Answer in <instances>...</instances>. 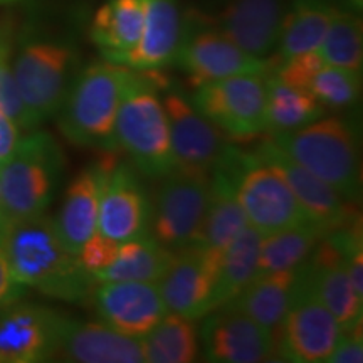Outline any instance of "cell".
<instances>
[{
  "label": "cell",
  "instance_id": "obj_29",
  "mask_svg": "<svg viewBox=\"0 0 363 363\" xmlns=\"http://www.w3.org/2000/svg\"><path fill=\"white\" fill-rule=\"evenodd\" d=\"M294 281L296 269L257 276L230 303L259 325L274 331L288 311Z\"/></svg>",
  "mask_w": 363,
  "mask_h": 363
},
{
  "label": "cell",
  "instance_id": "obj_14",
  "mask_svg": "<svg viewBox=\"0 0 363 363\" xmlns=\"http://www.w3.org/2000/svg\"><path fill=\"white\" fill-rule=\"evenodd\" d=\"M152 199L131 163L113 160L104 175L98 211V233L125 242L150 234Z\"/></svg>",
  "mask_w": 363,
  "mask_h": 363
},
{
  "label": "cell",
  "instance_id": "obj_40",
  "mask_svg": "<svg viewBox=\"0 0 363 363\" xmlns=\"http://www.w3.org/2000/svg\"><path fill=\"white\" fill-rule=\"evenodd\" d=\"M22 289H24V286H21L12 278L7 256L0 246V306L13 301V299H19Z\"/></svg>",
  "mask_w": 363,
  "mask_h": 363
},
{
  "label": "cell",
  "instance_id": "obj_41",
  "mask_svg": "<svg viewBox=\"0 0 363 363\" xmlns=\"http://www.w3.org/2000/svg\"><path fill=\"white\" fill-rule=\"evenodd\" d=\"M331 2L340 9H345V11H350L355 13H360L363 9V0H331Z\"/></svg>",
  "mask_w": 363,
  "mask_h": 363
},
{
  "label": "cell",
  "instance_id": "obj_43",
  "mask_svg": "<svg viewBox=\"0 0 363 363\" xmlns=\"http://www.w3.org/2000/svg\"><path fill=\"white\" fill-rule=\"evenodd\" d=\"M0 195H2V182H0Z\"/></svg>",
  "mask_w": 363,
  "mask_h": 363
},
{
  "label": "cell",
  "instance_id": "obj_16",
  "mask_svg": "<svg viewBox=\"0 0 363 363\" xmlns=\"http://www.w3.org/2000/svg\"><path fill=\"white\" fill-rule=\"evenodd\" d=\"M62 316L13 299L0 306V363H38L57 357Z\"/></svg>",
  "mask_w": 363,
  "mask_h": 363
},
{
  "label": "cell",
  "instance_id": "obj_21",
  "mask_svg": "<svg viewBox=\"0 0 363 363\" xmlns=\"http://www.w3.org/2000/svg\"><path fill=\"white\" fill-rule=\"evenodd\" d=\"M57 357L78 363H143L138 338L126 337L101 321H78L62 316Z\"/></svg>",
  "mask_w": 363,
  "mask_h": 363
},
{
  "label": "cell",
  "instance_id": "obj_36",
  "mask_svg": "<svg viewBox=\"0 0 363 363\" xmlns=\"http://www.w3.org/2000/svg\"><path fill=\"white\" fill-rule=\"evenodd\" d=\"M323 66L325 62L318 51H310L284 59V61H279L272 72L283 83L308 91L311 79L315 78L316 72Z\"/></svg>",
  "mask_w": 363,
  "mask_h": 363
},
{
  "label": "cell",
  "instance_id": "obj_10",
  "mask_svg": "<svg viewBox=\"0 0 363 363\" xmlns=\"http://www.w3.org/2000/svg\"><path fill=\"white\" fill-rule=\"evenodd\" d=\"M192 104L222 133L247 140L266 131L267 74H235L195 86Z\"/></svg>",
  "mask_w": 363,
  "mask_h": 363
},
{
  "label": "cell",
  "instance_id": "obj_26",
  "mask_svg": "<svg viewBox=\"0 0 363 363\" xmlns=\"http://www.w3.org/2000/svg\"><path fill=\"white\" fill-rule=\"evenodd\" d=\"M331 0H289L278 39V59L284 61L298 54L316 51L333 21Z\"/></svg>",
  "mask_w": 363,
  "mask_h": 363
},
{
  "label": "cell",
  "instance_id": "obj_19",
  "mask_svg": "<svg viewBox=\"0 0 363 363\" xmlns=\"http://www.w3.org/2000/svg\"><path fill=\"white\" fill-rule=\"evenodd\" d=\"M288 6L289 0H214L211 11L199 12L244 51L269 57Z\"/></svg>",
  "mask_w": 363,
  "mask_h": 363
},
{
  "label": "cell",
  "instance_id": "obj_38",
  "mask_svg": "<svg viewBox=\"0 0 363 363\" xmlns=\"http://www.w3.org/2000/svg\"><path fill=\"white\" fill-rule=\"evenodd\" d=\"M363 362V338L362 325L342 331L337 347L326 358V363H362Z\"/></svg>",
  "mask_w": 363,
  "mask_h": 363
},
{
  "label": "cell",
  "instance_id": "obj_2",
  "mask_svg": "<svg viewBox=\"0 0 363 363\" xmlns=\"http://www.w3.org/2000/svg\"><path fill=\"white\" fill-rule=\"evenodd\" d=\"M140 72L106 59L79 69L57 111L61 133L78 147L104 152L118 150V110L126 91L140 78Z\"/></svg>",
  "mask_w": 363,
  "mask_h": 363
},
{
  "label": "cell",
  "instance_id": "obj_12",
  "mask_svg": "<svg viewBox=\"0 0 363 363\" xmlns=\"http://www.w3.org/2000/svg\"><path fill=\"white\" fill-rule=\"evenodd\" d=\"M220 256L222 251L202 242L175 251L157 283L167 310L194 321L211 313Z\"/></svg>",
  "mask_w": 363,
  "mask_h": 363
},
{
  "label": "cell",
  "instance_id": "obj_9",
  "mask_svg": "<svg viewBox=\"0 0 363 363\" xmlns=\"http://www.w3.org/2000/svg\"><path fill=\"white\" fill-rule=\"evenodd\" d=\"M208 199L211 177L174 170L158 179L152 199L150 234L174 252L201 242Z\"/></svg>",
  "mask_w": 363,
  "mask_h": 363
},
{
  "label": "cell",
  "instance_id": "obj_34",
  "mask_svg": "<svg viewBox=\"0 0 363 363\" xmlns=\"http://www.w3.org/2000/svg\"><path fill=\"white\" fill-rule=\"evenodd\" d=\"M308 91L323 108L342 111L355 106L362 94V72L325 65L311 79Z\"/></svg>",
  "mask_w": 363,
  "mask_h": 363
},
{
  "label": "cell",
  "instance_id": "obj_32",
  "mask_svg": "<svg viewBox=\"0 0 363 363\" xmlns=\"http://www.w3.org/2000/svg\"><path fill=\"white\" fill-rule=\"evenodd\" d=\"M140 345L147 363H190L199 355L194 320L170 311L140 338Z\"/></svg>",
  "mask_w": 363,
  "mask_h": 363
},
{
  "label": "cell",
  "instance_id": "obj_5",
  "mask_svg": "<svg viewBox=\"0 0 363 363\" xmlns=\"http://www.w3.org/2000/svg\"><path fill=\"white\" fill-rule=\"evenodd\" d=\"M65 170L62 150L51 135L33 130L21 138L11 158L0 167V229L44 214Z\"/></svg>",
  "mask_w": 363,
  "mask_h": 363
},
{
  "label": "cell",
  "instance_id": "obj_6",
  "mask_svg": "<svg viewBox=\"0 0 363 363\" xmlns=\"http://www.w3.org/2000/svg\"><path fill=\"white\" fill-rule=\"evenodd\" d=\"M78 62V49L69 39L30 33L22 38L12 71L34 128L57 115L79 71Z\"/></svg>",
  "mask_w": 363,
  "mask_h": 363
},
{
  "label": "cell",
  "instance_id": "obj_24",
  "mask_svg": "<svg viewBox=\"0 0 363 363\" xmlns=\"http://www.w3.org/2000/svg\"><path fill=\"white\" fill-rule=\"evenodd\" d=\"M143 26L145 0H106L94 12L89 38L111 61L138 44Z\"/></svg>",
  "mask_w": 363,
  "mask_h": 363
},
{
  "label": "cell",
  "instance_id": "obj_7",
  "mask_svg": "<svg viewBox=\"0 0 363 363\" xmlns=\"http://www.w3.org/2000/svg\"><path fill=\"white\" fill-rule=\"evenodd\" d=\"M224 158L233 172L238 201L247 224L254 229L266 235L288 227L310 224L311 220L279 172L262 162L256 153L227 145Z\"/></svg>",
  "mask_w": 363,
  "mask_h": 363
},
{
  "label": "cell",
  "instance_id": "obj_25",
  "mask_svg": "<svg viewBox=\"0 0 363 363\" xmlns=\"http://www.w3.org/2000/svg\"><path fill=\"white\" fill-rule=\"evenodd\" d=\"M246 224V214L235 195L233 172L222 153L211 174V199L201 242L217 251H224Z\"/></svg>",
  "mask_w": 363,
  "mask_h": 363
},
{
  "label": "cell",
  "instance_id": "obj_23",
  "mask_svg": "<svg viewBox=\"0 0 363 363\" xmlns=\"http://www.w3.org/2000/svg\"><path fill=\"white\" fill-rule=\"evenodd\" d=\"M184 29V12L179 0H145V26L133 49L111 62L140 71H160L174 65Z\"/></svg>",
  "mask_w": 363,
  "mask_h": 363
},
{
  "label": "cell",
  "instance_id": "obj_22",
  "mask_svg": "<svg viewBox=\"0 0 363 363\" xmlns=\"http://www.w3.org/2000/svg\"><path fill=\"white\" fill-rule=\"evenodd\" d=\"M111 153L113 152H108L103 160L81 170L74 177V180L66 190L65 199H62L61 211L54 219V225H56L62 244L67 247V251L76 256L86 240L98 230V211L103 180L115 160Z\"/></svg>",
  "mask_w": 363,
  "mask_h": 363
},
{
  "label": "cell",
  "instance_id": "obj_3",
  "mask_svg": "<svg viewBox=\"0 0 363 363\" xmlns=\"http://www.w3.org/2000/svg\"><path fill=\"white\" fill-rule=\"evenodd\" d=\"M269 140L347 202L357 203L362 199L360 155L350 121L323 115L303 128L271 135Z\"/></svg>",
  "mask_w": 363,
  "mask_h": 363
},
{
  "label": "cell",
  "instance_id": "obj_31",
  "mask_svg": "<svg viewBox=\"0 0 363 363\" xmlns=\"http://www.w3.org/2000/svg\"><path fill=\"white\" fill-rule=\"evenodd\" d=\"M325 234V229L310 222L262 235L254 278L269 272L296 269Z\"/></svg>",
  "mask_w": 363,
  "mask_h": 363
},
{
  "label": "cell",
  "instance_id": "obj_13",
  "mask_svg": "<svg viewBox=\"0 0 363 363\" xmlns=\"http://www.w3.org/2000/svg\"><path fill=\"white\" fill-rule=\"evenodd\" d=\"M203 357L216 363H259L274 357V331L257 323L234 303L206 315L201 330Z\"/></svg>",
  "mask_w": 363,
  "mask_h": 363
},
{
  "label": "cell",
  "instance_id": "obj_8",
  "mask_svg": "<svg viewBox=\"0 0 363 363\" xmlns=\"http://www.w3.org/2000/svg\"><path fill=\"white\" fill-rule=\"evenodd\" d=\"M278 62L274 65L269 57L244 51L197 9L184 13V29L174 65L192 79L194 86L235 74H271Z\"/></svg>",
  "mask_w": 363,
  "mask_h": 363
},
{
  "label": "cell",
  "instance_id": "obj_30",
  "mask_svg": "<svg viewBox=\"0 0 363 363\" xmlns=\"http://www.w3.org/2000/svg\"><path fill=\"white\" fill-rule=\"evenodd\" d=\"M325 115V108L310 91L294 88L274 76L267 74L266 131L271 135L286 133L313 123Z\"/></svg>",
  "mask_w": 363,
  "mask_h": 363
},
{
  "label": "cell",
  "instance_id": "obj_1",
  "mask_svg": "<svg viewBox=\"0 0 363 363\" xmlns=\"http://www.w3.org/2000/svg\"><path fill=\"white\" fill-rule=\"evenodd\" d=\"M0 246L21 286L74 305H89L96 281L79 257L67 251L45 212L2 227Z\"/></svg>",
  "mask_w": 363,
  "mask_h": 363
},
{
  "label": "cell",
  "instance_id": "obj_39",
  "mask_svg": "<svg viewBox=\"0 0 363 363\" xmlns=\"http://www.w3.org/2000/svg\"><path fill=\"white\" fill-rule=\"evenodd\" d=\"M21 142V128L16 121L0 110V167L6 163Z\"/></svg>",
  "mask_w": 363,
  "mask_h": 363
},
{
  "label": "cell",
  "instance_id": "obj_11",
  "mask_svg": "<svg viewBox=\"0 0 363 363\" xmlns=\"http://www.w3.org/2000/svg\"><path fill=\"white\" fill-rule=\"evenodd\" d=\"M276 331L274 353L286 362L296 363L326 362L342 335L338 321L320 301L298 267L291 301Z\"/></svg>",
  "mask_w": 363,
  "mask_h": 363
},
{
  "label": "cell",
  "instance_id": "obj_33",
  "mask_svg": "<svg viewBox=\"0 0 363 363\" xmlns=\"http://www.w3.org/2000/svg\"><path fill=\"white\" fill-rule=\"evenodd\" d=\"M316 51L325 65L362 72L363 26L360 16L337 7L328 33Z\"/></svg>",
  "mask_w": 363,
  "mask_h": 363
},
{
  "label": "cell",
  "instance_id": "obj_27",
  "mask_svg": "<svg viewBox=\"0 0 363 363\" xmlns=\"http://www.w3.org/2000/svg\"><path fill=\"white\" fill-rule=\"evenodd\" d=\"M262 234L246 224L227 244L220 256L217 283L212 296V310L230 303L256 276Z\"/></svg>",
  "mask_w": 363,
  "mask_h": 363
},
{
  "label": "cell",
  "instance_id": "obj_18",
  "mask_svg": "<svg viewBox=\"0 0 363 363\" xmlns=\"http://www.w3.org/2000/svg\"><path fill=\"white\" fill-rule=\"evenodd\" d=\"M298 269L338 321L342 331L362 325L363 299L353 289L347 259L331 230L318 240L315 249Z\"/></svg>",
  "mask_w": 363,
  "mask_h": 363
},
{
  "label": "cell",
  "instance_id": "obj_4",
  "mask_svg": "<svg viewBox=\"0 0 363 363\" xmlns=\"http://www.w3.org/2000/svg\"><path fill=\"white\" fill-rule=\"evenodd\" d=\"M160 78L158 71L140 72L121 99L115 125L116 147L125 150L140 174L155 180L177 170L169 120L157 93L165 84Z\"/></svg>",
  "mask_w": 363,
  "mask_h": 363
},
{
  "label": "cell",
  "instance_id": "obj_15",
  "mask_svg": "<svg viewBox=\"0 0 363 363\" xmlns=\"http://www.w3.org/2000/svg\"><path fill=\"white\" fill-rule=\"evenodd\" d=\"M162 103L169 120L177 170L211 177L216 163L229 145L224 133L184 94L169 93Z\"/></svg>",
  "mask_w": 363,
  "mask_h": 363
},
{
  "label": "cell",
  "instance_id": "obj_17",
  "mask_svg": "<svg viewBox=\"0 0 363 363\" xmlns=\"http://www.w3.org/2000/svg\"><path fill=\"white\" fill-rule=\"evenodd\" d=\"M89 305L99 321L118 333L142 338L169 313L157 283L103 281L91 293Z\"/></svg>",
  "mask_w": 363,
  "mask_h": 363
},
{
  "label": "cell",
  "instance_id": "obj_20",
  "mask_svg": "<svg viewBox=\"0 0 363 363\" xmlns=\"http://www.w3.org/2000/svg\"><path fill=\"white\" fill-rule=\"evenodd\" d=\"M257 157L272 169L278 170L279 175L289 185L294 197L298 199L299 206L303 207L313 224L320 225L326 233L347 225L357 216H360L333 187L326 182L318 179L310 170L301 167L293 158H289L283 150H279L269 138L262 140L256 148Z\"/></svg>",
  "mask_w": 363,
  "mask_h": 363
},
{
  "label": "cell",
  "instance_id": "obj_37",
  "mask_svg": "<svg viewBox=\"0 0 363 363\" xmlns=\"http://www.w3.org/2000/svg\"><path fill=\"white\" fill-rule=\"evenodd\" d=\"M118 249H120V242L118 240L108 238V235L96 230V233L86 240L84 246L81 247L78 257L84 269L91 276H94L96 272L106 269L108 266H111L115 262Z\"/></svg>",
  "mask_w": 363,
  "mask_h": 363
},
{
  "label": "cell",
  "instance_id": "obj_42",
  "mask_svg": "<svg viewBox=\"0 0 363 363\" xmlns=\"http://www.w3.org/2000/svg\"><path fill=\"white\" fill-rule=\"evenodd\" d=\"M21 0H0V6H11V4H17Z\"/></svg>",
  "mask_w": 363,
  "mask_h": 363
},
{
  "label": "cell",
  "instance_id": "obj_28",
  "mask_svg": "<svg viewBox=\"0 0 363 363\" xmlns=\"http://www.w3.org/2000/svg\"><path fill=\"white\" fill-rule=\"evenodd\" d=\"M174 251L167 249L152 234L120 242L118 256L111 266L93 276L103 281H143L158 283L174 259Z\"/></svg>",
  "mask_w": 363,
  "mask_h": 363
},
{
  "label": "cell",
  "instance_id": "obj_35",
  "mask_svg": "<svg viewBox=\"0 0 363 363\" xmlns=\"http://www.w3.org/2000/svg\"><path fill=\"white\" fill-rule=\"evenodd\" d=\"M0 110L6 111L21 130L33 131V121L17 89L12 71V40L7 29L0 27Z\"/></svg>",
  "mask_w": 363,
  "mask_h": 363
}]
</instances>
